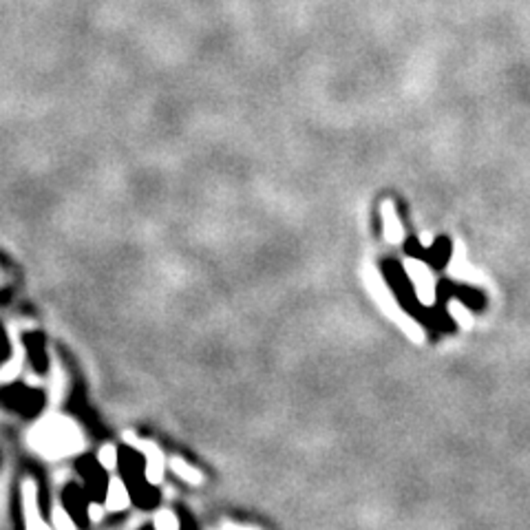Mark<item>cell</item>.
<instances>
[{
  "label": "cell",
  "instance_id": "6da1fadb",
  "mask_svg": "<svg viewBox=\"0 0 530 530\" xmlns=\"http://www.w3.org/2000/svg\"><path fill=\"white\" fill-rule=\"evenodd\" d=\"M84 444L86 442L80 427L71 417L60 413H51L42 417L29 431V447L49 462L71 458V455L80 453Z\"/></svg>",
  "mask_w": 530,
  "mask_h": 530
},
{
  "label": "cell",
  "instance_id": "7a4b0ae2",
  "mask_svg": "<svg viewBox=\"0 0 530 530\" xmlns=\"http://www.w3.org/2000/svg\"><path fill=\"white\" fill-rule=\"evenodd\" d=\"M23 510H25V528L27 530H51L40 515L38 484H35L33 480L23 482Z\"/></svg>",
  "mask_w": 530,
  "mask_h": 530
},
{
  "label": "cell",
  "instance_id": "3957f363",
  "mask_svg": "<svg viewBox=\"0 0 530 530\" xmlns=\"http://www.w3.org/2000/svg\"><path fill=\"white\" fill-rule=\"evenodd\" d=\"M142 453L146 455V480L151 484H161L163 480V451L153 440H142Z\"/></svg>",
  "mask_w": 530,
  "mask_h": 530
},
{
  "label": "cell",
  "instance_id": "277c9868",
  "mask_svg": "<svg viewBox=\"0 0 530 530\" xmlns=\"http://www.w3.org/2000/svg\"><path fill=\"white\" fill-rule=\"evenodd\" d=\"M11 345H13V356L9 362H5L3 367H0V382H3V385L21 376L23 364H25V347L21 340H18V334H16L13 327H11Z\"/></svg>",
  "mask_w": 530,
  "mask_h": 530
},
{
  "label": "cell",
  "instance_id": "5b68a950",
  "mask_svg": "<svg viewBox=\"0 0 530 530\" xmlns=\"http://www.w3.org/2000/svg\"><path fill=\"white\" fill-rule=\"evenodd\" d=\"M131 504V495H129V488L120 478H111L108 482V490H106V504L104 508L111 510V513H117V510L129 508Z\"/></svg>",
  "mask_w": 530,
  "mask_h": 530
},
{
  "label": "cell",
  "instance_id": "8992f818",
  "mask_svg": "<svg viewBox=\"0 0 530 530\" xmlns=\"http://www.w3.org/2000/svg\"><path fill=\"white\" fill-rule=\"evenodd\" d=\"M168 464H171V468L175 471L177 478H181L184 482H188V484H192V486H199L201 482H204V475H201V471L195 468V466H190L186 460L177 458V455L168 460Z\"/></svg>",
  "mask_w": 530,
  "mask_h": 530
},
{
  "label": "cell",
  "instance_id": "52a82bcc",
  "mask_svg": "<svg viewBox=\"0 0 530 530\" xmlns=\"http://www.w3.org/2000/svg\"><path fill=\"white\" fill-rule=\"evenodd\" d=\"M155 530H179V517L168 508H161L155 513Z\"/></svg>",
  "mask_w": 530,
  "mask_h": 530
},
{
  "label": "cell",
  "instance_id": "ba28073f",
  "mask_svg": "<svg viewBox=\"0 0 530 530\" xmlns=\"http://www.w3.org/2000/svg\"><path fill=\"white\" fill-rule=\"evenodd\" d=\"M53 530H78L76 522L69 517V513L62 506L53 508Z\"/></svg>",
  "mask_w": 530,
  "mask_h": 530
},
{
  "label": "cell",
  "instance_id": "9c48e42d",
  "mask_svg": "<svg viewBox=\"0 0 530 530\" xmlns=\"http://www.w3.org/2000/svg\"><path fill=\"white\" fill-rule=\"evenodd\" d=\"M98 460H100V464L106 471H113L117 466V451H115V447L113 444H104L100 449V453H98Z\"/></svg>",
  "mask_w": 530,
  "mask_h": 530
},
{
  "label": "cell",
  "instance_id": "30bf717a",
  "mask_svg": "<svg viewBox=\"0 0 530 530\" xmlns=\"http://www.w3.org/2000/svg\"><path fill=\"white\" fill-rule=\"evenodd\" d=\"M104 513H106V508H102L100 504H91V506H88V517H91V522L100 524L102 517H104Z\"/></svg>",
  "mask_w": 530,
  "mask_h": 530
},
{
  "label": "cell",
  "instance_id": "8fae6325",
  "mask_svg": "<svg viewBox=\"0 0 530 530\" xmlns=\"http://www.w3.org/2000/svg\"><path fill=\"white\" fill-rule=\"evenodd\" d=\"M221 530H257V528H246V526H236V524H224Z\"/></svg>",
  "mask_w": 530,
  "mask_h": 530
}]
</instances>
